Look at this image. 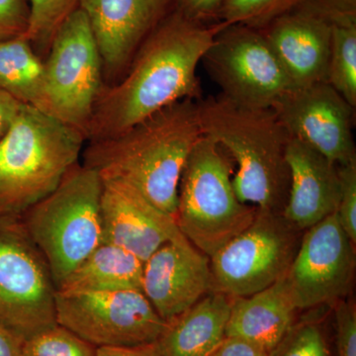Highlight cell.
Masks as SVG:
<instances>
[{"mask_svg": "<svg viewBox=\"0 0 356 356\" xmlns=\"http://www.w3.org/2000/svg\"><path fill=\"white\" fill-rule=\"evenodd\" d=\"M222 26L196 22L172 7L122 79L103 88L86 140L118 135L180 100L200 99L197 67Z\"/></svg>", "mask_w": 356, "mask_h": 356, "instance_id": "obj_1", "label": "cell"}, {"mask_svg": "<svg viewBox=\"0 0 356 356\" xmlns=\"http://www.w3.org/2000/svg\"><path fill=\"white\" fill-rule=\"evenodd\" d=\"M196 102L180 100L118 135L88 142L81 163L102 180L130 185L175 218L180 177L202 135Z\"/></svg>", "mask_w": 356, "mask_h": 356, "instance_id": "obj_2", "label": "cell"}, {"mask_svg": "<svg viewBox=\"0 0 356 356\" xmlns=\"http://www.w3.org/2000/svg\"><path fill=\"white\" fill-rule=\"evenodd\" d=\"M202 135L233 159L236 197L257 209L283 213L290 188L286 154L291 136L273 108H247L222 95L197 102Z\"/></svg>", "mask_w": 356, "mask_h": 356, "instance_id": "obj_3", "label": "cell"}, {"mask_svg": "<svg viewBox=\"0 0 356 356\" xmlns=\"http://www.w3.org/2000/svg\"><path fill=\"white\" fill-rule=\"evenodd\" d=\"M84 134L21 105L0 138V217L20 218L60 184L83 156Z\"/></svg>", "mask_w": 356, "mask_h": 356, "instance_id": "obj_4", "label": "cell"}, {"mask_svg": "<svg viewBox=\"0 0 356 356\" xmlns=\"http://www.w3.org/2000/svg\"><path fill=\"white\" fill-rule=\"evenodd\" d=\"M233 165V159L217 142L201 135L178 184V229L209 257L247 229L257 214V207L236 197Z\"/></svg>", "mask_w": 356, "mask_h": 356, "instance_id": "obj_5", "label": "cell"}, {"mask_svg": "<svg viewBox=\"0 0 356 356\" xmlns=\"http://www.w3.org/2000/svg\"><path fill=\"white\" fill-rule=\"evenodd\" d=\"M102 179L77 163L50 195L20 217L58 285L102 243Z\"/></svg>", "mask_w": 356, "mask_h": 356, "instance_id": "obj_6", "label": "cell"}, {"mask_svg": "<svg viewBox=\"0 0 356 356\" xmlns=\"http://www.w3.org/2000/svg\"><path fill=\"white\" fill-rule=\"evenodd\" d=\"M57 291L20 218L0 217V325L23 343L58 325Z\"/></svg>", "mask_w": 356, "mask_h": 356, "instance_id": "obj_7", "label": "cell"}, {"mask_svg": "<svg viewBox=\"0 0 356 356\" xmlns=\"http://www.w3.org/2000/svg\"><path fill=\"white\" fill-rule=\"evenodd\" d=\"M44 63L47 114L88 137L104 76L95 36L79 7L58 27Z\"/></svg>", "mask_w": 356, "mask_h": 356, "instance_id": "obj_8", "label": "cell"}, {"mask_svg": "<svg viewBox=\"0 0 356 356\" xmlns=\"http://www.w3.org/2000/svg\"><path fill=\"white\" fill-rule=\"evenodd\" d=\"M302 233L282 213L257 209L252 224L210 257L213 289L241 298L271 286L287 273Z\"/></svg>", "mask_w": 356, "mask_h": 356, "instance_id": "obj_9", "label": "cell"}, {"mask_svg": "<svg viewBox=\"0 0 356 356\" xmlns=\"http://www.w3.org/2000/svg\"><path fill=\"white\" fill-rule=\"evenodd\" d=\"M201 63L221 95L247 108H271L294 88L261 30L248 26L222 24Z\"/></svg>", "mask_w": 356, "mask_h": 356, "instance_id": "obj_10", "label": "cell"}, {"mask_svg": "<svg viewBox=\"0 0 356 356\" xmlns=\"http://www.w3.org/2000/svg\"><path fill=\"white\" fill-rule=\"evenodd\" d=\"M58 325L95 348H131L156 343L166 324L142 290L60 292Z\"/></svg>", "mask_w": 356, "mask_h": 356, "instance_id": "obj_11", "label": "cell"}, {"mask_svg": "<svg viewBox=\"0 0 356 356\" xmlns=\"http://www.w3.org/2000/svg\"><path fill=\"white\" fill-rule=\"evenodd\" d=\"M355 271V245L337 213L304 232L285 274L296 310L336 304L346 296Z\"/></svg>", "mask_w": 356, "mask_h": 356, "instance_id": "obj_12", "label": "cell"}, {"mask_svg": "<svg viewBox=\"0 0 356 356\" xmlns=\"http://www.w3.org/2000/svg\"><path fill=\"white\" fill-rule=\"evenodd\" d=\"M291 138L337 166L356 161L355 109L327 81L289 89L271 107Z\"/></svg>", "mask_w": 356, "mask_h": 356, "instance_id": "obj_13", "label": "cell"}, {"mask_svg": "<svg viewBox=\"0 0 356 356\" xmlns=\"http://www.w3.org/2000/svg\"><path fill=\"white\" fill-rule=\"evenodd\" d=\"M102 56L103 76L125 74L143 42L168 13L173 0H79Z\"/></svg>", "mask_w": 356, "mask_h": 356, "instance_id": "obj_14", "label": "cell"}, {"mask_svg": "<svg viewBox=\"0 0 356 356\" xmlns=\"http://www.w3.org/2000/svg\"><path fill=\"white\" fill-rule=\"evenodd\" d=\"M212 291L210 257L185 236L161 245L144 262L142 292L165 322Z\"/></svg>", "mask_w": 356, "mask_h": 356, "instance_id": "obj_15", "label": "cell"}, {"mask_svg": "<svg viewBox=\"0 0 356 356\" xmlns=\"http://www.w3.org/2000/svg\"><path fill=\"white\" fill-rule=\"evenodd\" d=\"M102 243L117 245L145 262L161 245L184 236L175 218L130 185L102 180Z\"/></svg>", "mask_w": 356, "mask_h": 356, "instance_id": "obj_16", "label": "cell"}, {"mask_svg": "<svg viewBox=\"0 0 356 356\" xmlns=\"http://www.w3.org/2000/svg\"><path fill=\"white\" fill-rule=\"evenodd\" d=\"M294 88L327 81L332 18L301 3L261 30Z\"/></svg>", "mask_w": 356, "mask_h": 356, "instance_id": "obj_17", "label": "cell"}, {"mask_svg": "<svg viewBox=\"0 0 356 356\" xmlns=\"http://www.w3.org/2000/svg\"><path fill=\"white\" fill-rule=\"evenodd\" d=\"M286 159L290 188L282 214L305 232L337 213L341 194L339 168L294 138L288 144Z\"/></svg>", "mask_w": 356, "mask_h": 356, "instance_id": "obj_18", "label": "cell"}, {"mask_svg": "<svg viewBox=\"0 0 356 356\" xmlns=\"http://www.w3.org/2000/svg\"><path fill=\"white\" fill-rule=\"evenodd\" d=\"M295 311L284 275L261 291L234 298L225 334L270 353L291 327Z\"/></svg>", "mask_w": 356, "mask_h": 356, "instance_id": "obj_19", "label": "cell"}, {"mask_svg": "<svg viewBox=\"0 0 356 356\" xmlns=\"http://www.w3.org/2000/svg\"><path fill=\"white\" fill-rule=\"evenodd\" d=\"M234 298L212 291L168 322L154 343L159 356H208L226 337Z\"/></svg>", "mask_w": 356, "mask_h": 356, "instance_id": "obj_20", "label": "cell"}, {"mask_svg": "<svg viewBox=\"0 0 356 356\" xmlns=\"http://www.w3.org/2000/svg\"><path fill=\"white\" fill-rule=\"evenodd\" d=\"M144 262L132 252L102 243L58 285L60 292L142 290Z\"/></svg>", "mask_w": 356, "mask_h": 356, "instance_id": "obj_21", "label": "cell"}, {"mask_svg": "<svg viewBox=\"0 0 356 356\" xmlns=\"http://www.w3.org/2000/svg\"><path fill=\"white\" fill-rule=\"evenodd\" d=\"M0 90L47 113L44 63L25 35L0 41Z\"/></svg>", "mask_w": 356, "mask_h": 356, "instance_id": "obj_22", "label": "cell"}, {"mask_svg": "<svg viewBox=\"0 0 356 356\" xmlns=\"http://www.w3.org/2000/svg\"><path fill=\"white\" fill-rule=\"evenodd\" d=\"M332 18L327 83L353 108L356 106V14Z\"/></svg>", "mask_w": 356, "mask_h": 356, "instance_id": "obj_23", "label": "cell"}, {"mask_svg": "<svg viewBox=\"0 0 356 356\" xmlns=\"http://www.w3.org/2000/svg\"><path fill=\"white\" fill-rule=\"evenodd\" d=\"M79 0H29L30 22L25 36L35 51L48 53L56 32L79 7Z\"/></svg>", "mask_w": 356, "mask_h": 356, "instance_id": "obj_24", "label": "cell"}, {"mask_svg": "<svg viewBox=\"0 0 356 356\" xmlns=\"http://www.w3.org/2000/svg\"><path fill=\"white\" fill-rule=\"evenodd\" d=\"M303 0H224L218 22L261 30Z\"/></svg>", "mask_w": 356, "mask_h": 356, "instance_id": "obj_25", "label": "cell"}, {"mask_svg": "<svg viewBox=\"0 0 356 356\" xmlns=\"http://www.w3.org/2000/svg\"><path fill=\"white\" fill-rule=\"evenodd\" d=\"M97 348L60 325L23 343V356H96Z\"/></svg>", "mask_w": 356, "mask_h": 356, "instance_id": "obj_26", "label": "cell"}, {"mask_svg": "<svg viewBox=\"0 0 356 356\" xmlns=\"http://www.w3.org/2000/svg\"><path fill=\"white\" fill-rule=\"evenodd\" d=\"M269 356H330L321 325L313 321L293 324Z\"/></svg>", "mask_w": 356, "mask_h": 356, "instance_id": "obj_27", "label": "cell"}, {"mask_svg": "<svg viewBox=\"0 0 356 356\" xmlns=\"http://www.w3.org/2000/svg\"><path fill=\"white\" fill-rule=\"evenodd\" d=\"M339 168L341 194L337 215L346 235L356 245V161Z\"/></svg>", "mask_w": 356, "mask_h": 356, "instance_id": "obj_28", "label": "cell"}, {"mask_svg": "<svg viewBox=\"0 0 356 356\" xmlns=\"http://www.w3.org/2000/svg\"><path fill=\"white\" fill-rule=\"evenodd\" d=\"M29 22V0H0V41L26 35Z\"/></svg>", "mask_w": 356, "mask_h": 356, "instance_id": "obj_29", "label": "cell"}, {"mask_svg": "<svg viewBox=\"0 0 356 356\" xmlns=\"http://www.w3.org/2000/svg\"><path fill=\"white\" fill-rule=\"evenodd\" d=\"M337 356H356V309L353 302L339 300L334 309Z\"/></svg>", "mask_w": 356, "mask_h": 356, "instance_id": "obj_30", "label": "cell"}, {"mask_svg": "<svg viewBox=\"0 0 356 356\" xmlns=\"http://www.w3.org/2000/svg\"><path fill=\"white\" fill-rule=\"evenodd\" d=\"M224 0H173V8L189 19L204 24L218 22Z\"/></svg>", "mask_w": 356, "mask_h": 356, "instance_id": "obj_31", "label": "cell"}, {"mask_svg": "<svg viewBox=\"0 0 356 356\" xmlns=\"http://www.w3.org/2000/svg\"><path fill=\"white\" fill-rule=\"evenodd\" d=\"M208 356H269V353L238 337H226Z\"/></svg>", "mask_w": 356, "mask_h": 356, "instance_id": "obj_32", "label": "cell"}, {"mask_svg": "<svg viewBox=\"0 0 356 356\" xmlns=\"http://www.w3.org/2000/svg\"><path fill=\"white\" fill-rule=\"evenodd\" d=\"M302 3L310 4L330 17L356 14V0H303Z\"/></svg>", "mask_w": 356, "mask_h": 356, "instance_id": "obj_33", "label": "cell"}, {"mask_svg": "<svg viewBox=\"0 0 356 356\" xmlns=\"http://www.w3.org/2000/svg\"><path fill=\"white\" fill-rule=\"evenodd\" d=\"M21 105L17 100L0 90V138L10 127L16 115L19 112Z\"/></svg>", "mask_w": 356, "mask_h": 356, "instance_id": "obj_34", "label": "cell"}, {"mask_svg": "<svg viewBox=\"0 0 356 356\" xmlns=\"http://www.w3.org/2000/svg\"><path fill=\"white\" fill-rule=\"evenodd\" d=\"M96 356H159L154 343L131 348H97Z\"/></svg>", "mask_w": 356, "mask_h": 356, "instance_id": "obj_35", "label": "cell"}, {"mask_svg": "<svg viewBox=\"0 0 356 356\" xmlns=\"http://www.w3.org/2000/svg\"><path fill=\"white\" fill-rule=\"evenodd\" d=\"M0 356H23V341L0 325Z\"/></svg>", "mask_w": 356, "mask_h": 356, "instance_id": "obj_36", "label": "cell"}]
</instances>
